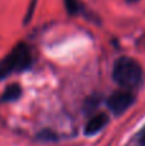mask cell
Instances as JSON below:
<instances>
[{
  "instance_id": "52a82bcc",
  "label": "cell",
  "mask_w": 145,
  "mask_h": 146,
  "mask_svg": "<svg viewBox=\"0 0 145 146\" xmlns=\"http://www.w3.org/2000/svg\"><path fill=\"white\" fill-rule=\"evenodd\" d=\"M35 5H36V0H32V5H30V8H28V13H27V15H26L25 23H27L28 21L31 19V17H32V14H33V8H35Z\"/></svg>"
},
{
  "instance_id": "3957f363",
  "label": "cell",
  "mask_w": 145,
  "mask_h": 146,
  "mask_svg": "<svg viewBox=\"0 0 145 146\" xmlns=\"http://www.w3.org/2000/svg\"><path fill=\"white\" fill-rule=\"evenodd\" d=\"M134 100V95L130 91H117V92L112 94L109 96V99L107 100L108 108L113 111L114 114H122L123 111H126L131 105H132Z\"/></svg>"
},
{
  "instance_id": "9c48e42d",
  "label": "cell",
  "mask_w": 145,
  "mask_h": 146,
  "mask_svg": "<svg viewBox=\"0 0 145 146\" xmlns=\"http://www.w3.org/2000/svg\"><path fill=\"white\" fill-rule=\"evenodd\" d=\"M126 1H128V3H136V1H139V0H126Z\"/></svg>"
},
{
  "instance_id": "6da1fadb",
  "label": "cell",
  "mask_w": 145,
  "mask_h": 146,
  "mask_svg": "<svg viewBox=\"0 0 145 146\" xmlns=\"http://www.w3.org/2000/svg\"><path fill=\"white\" fill-rule=\"evenodd\" d=\"M144 71L140 63L130 56H122L114 63L113 80L123 88L139 87L143 82Z\"/></svg>"
},
{
  "instance_id": "5b68a950",
  "label": "cell",
  "mask_w": 145,
  "mask_h": 146,
  "mask_svg": "<svg viewBox=\"0 0 145 146\" xmlns=\"http://www.w3.org/2000/svg\"><path fill=\"white\" fill-rule=\"evenodd\" d=\"M21 94H22V90H21L19 85L13 83V85L8 86V87L5 88L4 94H3V96H1V100L3 101H14L19 98Z\"/></svg>"
},
{
  "instance_id": "ba28073f",
  "label": "cell",
  "mask_w": 145,
  "mask_h": 146,
  "mask_svg": "<svg viewBox=\"0 0 145 146\" xmlns=\"http://www.w3.org/2000/svg\"><path fill=\"white\" fill-rule=\"evenodd\" d=\"M140 144L143 146H145V129L141 132V135H140Z\"/></svg>"
},
{
  "instance_id": "8992f818",
  "label": "cell",
  "mask_w": 145,
  "mask_h": 146,
  "mask_svg": "<svg viewBox=\"0 0 145 146\" xmlns=\"http://www.w3.org/2000/svg\"><path fill=\"white\" fill-rule=\"evenodd\" d=\"M66 8L68 10V13L71 14H77L80 12V3L78 0H64Z\"/></svg>"
},
{
  "instance_id": "7a4b0ae2",
  "label": "cell",
  "mask_w": 145,
  "mask_h": 146,
  "mask_svg": "<svg viewBox=\"0 0 145 146\" xmlns=\"http://www.w3.org/2000/svg\"><path fill=\"white\" fill-rule=\"evenodd\" d=\"M31 50L26 44L19 42L0 62V80L15 72H23L31 66Z\"/></svg>"
},
{
  "instance_id": "277c9868",
  "label": "cell",
  "mask_w": 145,
  "mask_h": 146,
  "mask_svg": "<svg viewBox=\"0 0 145 146\" xmlns=\"http://www.w3.org/2000/svg\"><path fill=\"white\" fill-rule=\"evenodd\" d=\"M107 123H108L107 114L100 113V114H98V115L92 117V118L87 122L85 132H86V135H95V133H98L100 129L104 128Z\"/></svg>"
}]
</instances>
